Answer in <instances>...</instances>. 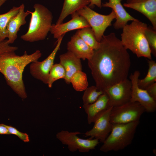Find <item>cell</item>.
Returning a JSON list of instances; mask_svg holds the SVG:
<instances>
[{
    "instance_id": "8",
    "label": "cell",
    "mask_w": 156,
    "mask_h": 156,
    "mask_svg": "<svg viewBox=\"0 0 156 156\" xmlns=\"http://www.w3.org/2000/svg\"><path fill=\"white\" fill-rule=\"evenodd\" d=\"M81 134L78 131L62 130L57 133L56 137L62 144L67 145L68 150L72 152L78 151L80 153H87L94 149L99 144V141L97 139L79 138L77 135Z\"/></svg>"
},
{
    "instance_id": "20",
    "label": "cell",
    "mask_w": 156,
    "mask_h": 156,
    "mask_svg": "<svg viewBox=\"0 0 156 156\" xmlns=\"http://www.w3.org/2000/svg\"><path fill=\"white\" fill-rule=\"evenodd\" d=\"M89 3V0H64L62 8L56 24L63 23L68 15L87 6Z\"/></svg>"
},
{
    "instance_id": "30",
    "label": "cell",
    "mask_w": 156,
    "mask_h": 156,
    "mask_svg": "<svg viewBox=\"0 0 156 156\" xmlns=\"http://www.w3.org/2000/svg\"><path fill=\"white\" fill-rule=\"evenodd\" d=\"M145 90L151 97L156 101V83L148 86Z\"/></svg>"
},
{
    "instance_id": "26",
    "label": "cell",
    "mask_w": 156,
    "mask_h": 156,
    "mask_svg": "<svg viewBox=\"0 0 156 156\" xmlns=\"http://www.w3.org/2000/svg\"><path fill=\"white\" fill-rule=\"evenodd\" d=\"M82 96L83 104H88L95 101L103 92L98 90L96 86L88 87L84 91Z\"/></svg>"
},
{
    "instance_id": "13",
    "label": "cell",
    "mask_w": 156,
    "mask_h": 156,
    "mask_svg": "<svg viewBox=\"0 0 156 156\" xmlns=\"http://www.w3.org/2000/svg\"><path fill=\"white\" fill-rule=\"evenodd\" d=\"M72 19L69 21L60 24H52L50 31L54 38L58 39L67 32L72 30L90 27L83 16L75 12L71 14Z\"/></svg>"
},
{
    "instance_id": "22",
    "label": "cell",
    "mask_w": 156,
    "mask_h": 156,
    "mask_svg": "<svg viewBox=\"0 0 156 156\" xmlns=\"http://www.w3.org/2000/svg\"><path fill=\"white\" fill-rule=\"evenodd\" d=\"M76 33L93 50H96L99 48L100 42L97 41L90 27L79 29Z\"/></svg>"
},
{
    "instance_id": "31",
    "label": "cell",
    "mask_w": 156,
    "mask_h": 156,
    "mask_svg": "<svg viewBox=\"0 0 156 156\" xmlns=\"http://www.w3.org/2000/svg\"><path fill=\"white\" fill-rule=\"evenodd\" d=\"M90 3L89 6L90 8H92L96 5L98 8H101L102 7L101 0H89Z\"/></svg>"
},
{
    "instance_id": "6",
    "label": "cell",
    "mask_w": 156,
    "mask_h": 156,
    "mask_svg": "<svg viewBox=\"0 0 156 156\" xmlns=\"http://www.w3.org/2000/svg\"><path fill=\"white\" fill-rule=\"evenodd\" d=\"M76 12L87 20L93 30L96 39L100 42L106 29L111 25L113 20L116 16L113 10L107 15L100 14L87 6Z\"/></svg>"
},
{
    "instance_id": "16",
    "label": "cell",
    "mask_w": 156,
    "mask_h": 156,
    "mask_svg": "<svg viewBox=\"0 0 156 156\" xmlns=\"http://www.w3.org/2000/svg\"><path fill=\"white\" fill-rule=\"evenodd\" d=\"M19 6L18 13L10 19L7 25V38L10 44L13 43L16 40L20 27L26 23V18L30 14V11H24L25 6L23 3Z\"/></svg>"
},
{
    "instance_id": "18",
    "label": "cell",
    "mask_w": 156,
    "mask_h": 156,
    "mask_svg": "<svg viewBox=\"0 0 156 156\" xmlns=\"http://www.w3.org/2000/svg\"><path fill=\"white\" fill-rule=\"evenodd\" d=\"M59 58V63L63 67L65 72L64 79L66 83L69 84L72 76L77 71L82 70L81 59L68 51L60 55Z\"/></svg>"
},
{
    "instance_id": "24",
    "label": "cell",
    "mask_w": 156,
    "mask_h": 156,
    "mask_svg": "<svg viewBox=\"0 0 156 156\" xmlns=\"http://www.w3.org/2000/svg\"><path fill=\"white\" fill-rule=\"evenodd\" d=\"M70 82L74 89L77 91H84L88 86L87 75L82 70L76 72L71 77Z\"/></svg>"
},
{
    "instance_id": "1",
    "label": "cell",
    "mask_w": 156,
    "mask_h": 156,
    "mask_svg": "<svg viewBox=\"0 0 156 156\" xmlns=\"http://www.w3.org/2000/svg\"><path fill=\"white\" fill-rule=\"evenodd\" d=\"M99 48L94 50L88 65L98 90L103 92L109 87L127 79L130 55L115 33L103 35Z\"/></svg>"
},
{
    "instance_id": "4",
    "label": "cell",
    "mask_w": 156,
    "mask_h": 156,
    "mask_svg": "<svg viewBox=\"0 0 156 156\" xmlns=\"http://www.w3.org/2000/svg\"><path fill=\"white\" fill-rule=\"evenodd\" d=\"M34 10L30 11L31 18L27 32L21 36L24 41L34 42L45 39L52 25L53 16L51 12L43 5L36 3Z\"/></svg>"
},
{
    "instance_id": "11",
    "label": "cell",
    "mask_w": 156,
    "mask_h": 156,
    "mask_svg": "<svg viewBox=\"0 0 156 156\" xmlns=\"http://www.w3.org/2000/svg\"><path fill=\"white\" fill-rule=\"evenodd\" d=\"M112 107L100 113L96 118L94 126L84 134L85 137H90L103 143L111 132L112 126L110 118L111 111Z\"/></svg>"
},
{
    "instance_id": "25",
    "label": "cell",
    "mask_w": 156,
    "mask_h": 156,
    "mask_svg": "<svg viewBox=\"0 0 156 156\" xmlns=\"http://www.w3.org/2000/svg\"><path fill=\"white\" fill-rule=\"evenodd\" d=\"M65 77V70L60 63L54 64L49 72L47 84L48 87H52L53 83L60 79H64Z\"/></svg>"
},
{
    "instance_id": "7",
    "label": "cell",
    "mask_w": 156,
    "mask_h": 156,
    "mask_svg": "<svg viewBox=\"0 0 156 156\" xmlns=\"http://www.w3.org/2000/svg\"><path fill=\"white\" fill-rule=\"evenodd\" d=\"M144 108L137 102L129 101L112 107L110 112V121L112 124H125L140 121Z\"/></svg>"
},
{
    "instance_id": "32",
    "label": "cell",
    "mask_w": 156,
    "mask_h": 156,
    "mask_svg": "<svg viewBox=\"0 0 156 156\" xmlns=\"http://www.w3.org/2000/svg\"><path fill=\"white\" fill-rule=\"evenodd\" d=\"M10 134L7 128L3 124H0V135Z\"/></svg>"
},
{
    "instance_id": "9",
    "label": "cell",
    "mask_w": 156,
    "mask_h": 156,
    "mask_svg": "<svg viewBox=\"0 0 156 156\" xmlns=\"http://www.w3.org/2000/svg\"><path fill=\"white\" fill-rule=\"evenodd\" d=\"M64 35H62L57 39L55 47L46 58L41 62L38 61L33 62L30 65V72L31 75L44 84L47 83L49 72L54 64L55 56L60 49Z\"/></svg>"
},
{
    "instance_id": "33",
    "label": "cell",
    "mask_w": 156,
    "mask_h": 156,
    "mask_svg": "<svg viewBox=\"0 0 156 156\" xmlns=\"http://www.w3.org/2000/svg\"><path fill=\"white\" fill-rule=\"evenodd\" d=\"M145 0H126V3H133L142 1Z\"/></svg>"
},
{
    "instance_id": "2",
    "label": "cell",
    "mask_w": 156,
    "mask_h": 156,
    "mask_svg": "<svg viewBox=\"0 0 156 156\" xmlns=\"http://www.w3.org/2000/svg\"><path fill=\"white\" fill-rule=\"evenodd\" d=\"M41 56L38 50L29 55L25 51L21 56L16 55L14 51L0 54V73L4 76L7 84L22 99L27 96L23 79L24 69L29 64L38 61Z\"/></svg>"
},
{
    "instance_id": "17",
    "label": "cell",
    "mask_w": 156,
    "mask_h": 156,
    "mask_svg": "<svg viewBox=\"0 0 156 156\" xmlns=\"http://www.w3.org/2000/svg\"><path fill=\"white\" fill-rule=\"evenodd\" d=\"M111 107L109 98L103 93L94 103L88 104H83V107L87 115L88 123H93L96 118L100 113Z\"/></svg>"
},
{
    "instance_id": "29",
    "label": "cell",
    "mask_w": 156,
    "mask_h": 156,
    "mask_svg": "<svg viewBox=\"0 0 156 156\" xmlns=\"http://www.w3.org/2000/svg\"><path fill=\"white\" fill-rule=\"evenodd\" d=\"M10 44L8 39L0 40V54L8 51H15L18 50L17 47L11 46Z\"/></svg>"
},
{
    "instance_id": "34",
    "label": "cell",
    "mask_w": 156,
    "mask_h": 156,
    "mask_svg": "<svg viewBox=\"0 0 156 156\" xmlns=\"http://www.w3.org/2000/svg\"><path fill=\"white\" fill-rule=\"evenodd\" d=\"M7 0H0V8Z\"/></svg>"
},
{
    "instance_id": "23",
    "label": "cell",
    "mask_w": 156,
    "mask_h": 156,
    "mask_svg": "<svg viewBox=\"0 0 156 156\" xmlns=\"http://www.w3.org/2000/svg\"><path fill=\"white\" fill-rule=\"evenodd\" d=\"M20 6H14L7 12L0 14V40H3L7 38L6 28L10 19L18 13Z\"/></svg>"
},
{
    "instance_id": "14",
    "label": "cell",
    "mask_w": 156,
    "mask_h": 156,
    "mask_svg": "<svg viewBox=\"0 0 156 156\" xmlns=\"http://www.w3.org/2000/svg\"><path fill=\"white\" fill-rule=\"evenodd\" d=\"M102 3V6L112 8L116 16V21L113 24L116 29H122L129 21H137V19L129 14L121 4L122 0H108Z\"/></svg>"
},
{
    "instance_id": "27",
    "label": "cell",
    "mask_w": 156,
    "mask_h": 156,
    "mask_svg": "<svg viewBox=\"0 0 156 156\" xmlns=\"http://www.w3.org/2000/svg\"><path fill=\"white\" fill-rule=\"evenodd\" d=\"M145 34L151 50V53L156 57V30L153 28L147 27Z\"/></svg>"
},
{
    "instance_id": "28",
    "label": "cell",
    "mask_w": 156,
    "mask_h": 156,
    "mask_svg": "<svg viewBox=\"0 0 156 156\" xmlns=\"http://www.w3.org/2000/svg\"><path fill=\"white\" fill-rule=\"evenodd\" d=\"M4 125L7 128L10 134L16 135L24 142H29V138L27 134L21 132L15 128L11 126L7 125L5 124Z\"/></svg>"
},
{
    "instance_id": "15",
    "label": "cell",
    "mask_w": 156,
    "mask_h": 156,
    "mask_svg": "<svg viewBox=\"0 0 156 156\" xmlns=\"http://www.w3.org/2000/svg\"><path fill=\"white\" fill-rule=\"evenodd\" d=\"M68 51L77 58L83 60L90 59L94 50L89 47L76 33L73 35L67 44Z\"/></svg>"
},
{
    "instance_id": "19",
    "label": "cell",
    "mask_w": 156,
    "mask_h": 156,
    "mask_svg": "<svg viewBox=\"0 0 156 156\" xmlns=\"http://www.w3.org/2000/svg\"><path fill=\"white\" fill-rule=\"evenodd\" d=\"M123 6L142 13L150 21L153 27L156 30V0H146L133 3H125Z\"/></svg>"
},
{
    "instance_id": "21",
    "label": "cell",
    "mask_w": 156,
    "mask_h": 156,
    "mask_svg": "<svg viewBox=\"0 0 156 156\" xmlns=\"http://www.w3.org/2000/svg\"><path fill=\"white\" fill-rule=\"evenodd\" d=\"M148 69L145 77L142 79H138V83L140 88L145 89L156 81V63L151 60H147Z\"/></svg>"
},
{
    "instance_id": "3",
    "label": "cell",
    "mask_w": 156,
    "mask_h": 156,
    "mask_svg": "<svg viewBox=\"0 0 156 156\" xmlns=\"http://www.w3.org/2000/svg\"><path fill=\"white\" fill-rule=\"evenodd\" d=\"M146 24L139 21H133L122 28L121 43L126 49H129L138 57L152 59L151 53L145 34Z\"/></svg>"
},
{
    "instance_id": "12",
    "label": "cell",
    "mask_w": 156,
    "mask_h": 156,
    "mask_svg": "<svg viewBox=\"0 0 156 156\" xmlns=\"http://www.w3.org/2000/svg\"><path fill=\"white\" fill-rule=\"evenodd\" d=\"M131 83L127 79L106 89L103 93L107 95L111 107L118 106L130 101Z\"/></svg>"
},
{
    "instance_id": "10",
    "label": "cell",
    "mask_w": 156,
    "mask_h": 156,
    "mask_svg": "<svg viewBox=\"0 0 156 156\" xmlns=\"http://www.w3.org/2000/svg\"><path fill=\"white\" fill-rule=\"evenodd\" d=\"M140 74L139 71L136 70L130 76L132 85L130 101L139 103L147 112H154L156 110V101L151 97L146 90L138 86V82Z\"/></svg>"
},
{
    "instance_id": "5",
    "label": "cell",
    "mask_w": 156,
    "mask_h": 156,
    "mask_svg": "<svg viewBox=\"0 0 156 156\" xmlns=\"http://www.w3.org/2000/svg\"><path fill=\"white\" fill-rule=\"evenodd\" d=\"M140 121L125 124H112V130L100 148L107 153L125 149L133 141Z\"/></svg>"
}]
</instances>
